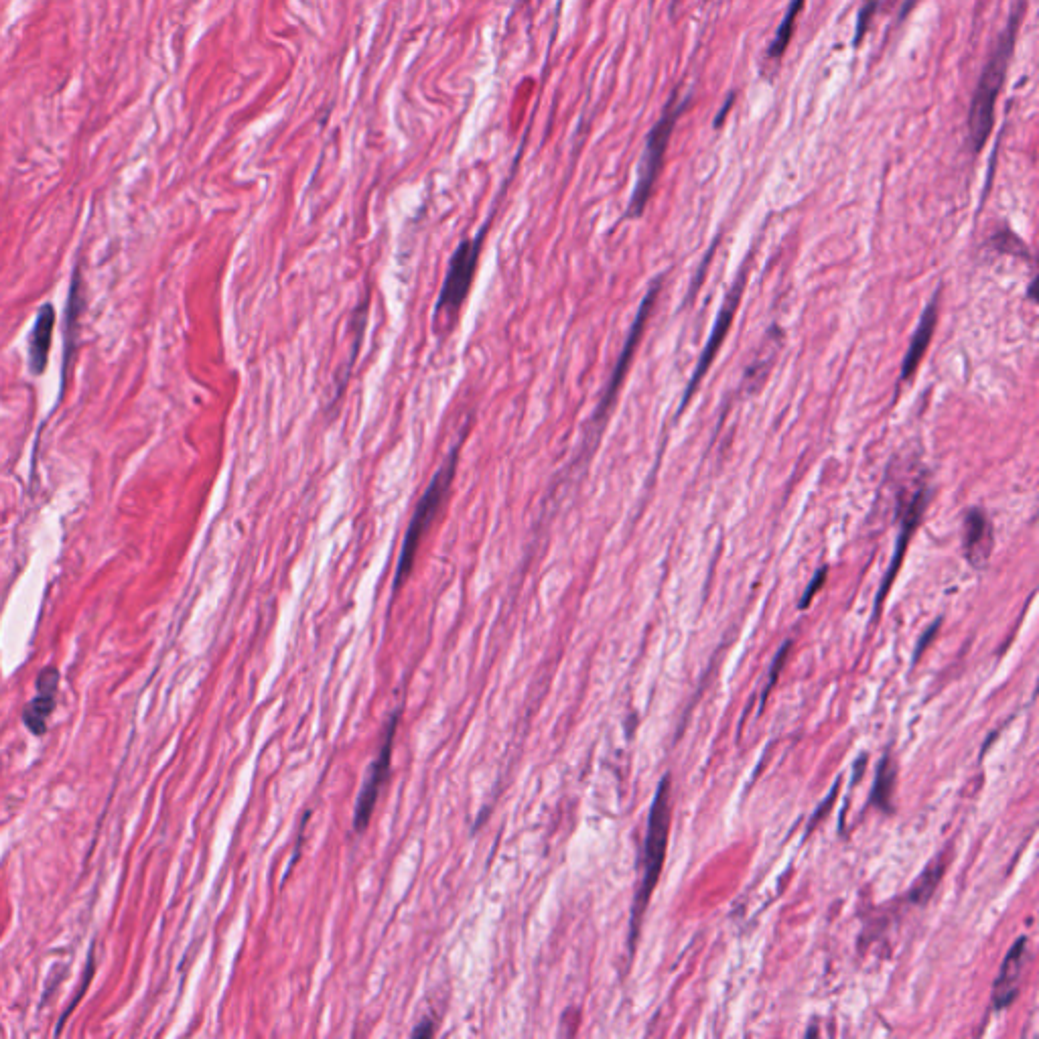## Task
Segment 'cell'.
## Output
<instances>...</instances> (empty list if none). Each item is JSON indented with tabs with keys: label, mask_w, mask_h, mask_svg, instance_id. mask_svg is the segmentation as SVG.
<instances>
[{
	"label": "cell",
	"mask_w": 1039,
	"mask_h": 1039,
	"mask_svg": "<svg viewBox=\"0 0 1039 1039\" xmlns=\"http://www.w3.org/2000/svg\"><path fill=\"white\" fill-rule=\"evenodd\" d=\"M804 3H806V0H790L788 11H786V15H784L776 35H774V41L768 47V53H766L768 61H780L784 57V53H786V49H788V45H790V41L794 37L796 21H798V15L804 9Z\"/></svg>",
	"instance_id": "cell-16"
},
{
	"label": "cell",
	"mask_w": 1039,
	"mask_h": 1039,
	"mask_svg": "<svg viewBox=\"0 0 1039 1039\" xmlns=\"http://www.w3.org/2000/svg\"><path fill=\"white\" fill-rule=\"evenodd\" d=\"M53 327H55V309H53V305L47 303L41 307L35 327H33V335H31V370H33V374H43V370L47 366Z\"/></svg>",
	"instance_id": "cell-14"
},
{
	"label": "cell",
	"mask_w": 1039,
	"mask_h": 1039,
	"mask_svg": "<svg viewBox=\"0 0 1039 1039\" xmlns=\"http://www.w3.org/2000/svg\"><path fill=\"white\" fill-rule=\"evenodd\" d=\"M940 623H942L940 619H938V621H934V623H932V628H930V630H928V632H926V634L922 636V640H920V642H918V646H916V658H918V656H920V654L924 652V648H926V646H928V644L932 642V638L936 636V632H938V628H940Z\"/></svg>",
	"instance_id": "cell-23"
},
{
	"label": "cell",
	"mask_w": 1039,
	"mask_h": 1039,
	"mask_svg": "<svg viewBox=\"0 0 1039 1039\" xmlns=\"http://www.w3.org/2000/svg\"><path fill=\"white\" fill-rule=\"evenodd\" d=\"M745 274H747L745 270L739 274V279H737V283H735L731 295L727 297V301H725V305H723V309H721V313H719V319H717V325H715V329H713V333H711V339L707 341L705 352H703V356H701V360H699V364H697V370H695V374H692L690 384H688V388H686V392H684V396H682L680 412H682V408H686V404L690 402L692 394H695V390L699 388L701 380L705 378L707 370L711 368V362L715 360V356H717V352H719V348H721V343H723L725 337H727V331H729V327H731V323H733V315H735V311H737V307H739V299H741L743 289H745Z\"/></svg>",
	"instance_id": "cell-9"
},
{
	"label": "cell",
	"mask_w": 1039,
	"mask_h": 1039,
	"mask_svg": "<svg viewBox=\"0 0 1039 1039\" xmlns=\"http://www.w3.org/2000/svg\"><path fill=\"white\" fill-rule=\"evenodd\" d=\"M483 240H486V236L483 234H477L475 238H467L463 240L457 250L453 252L451 256V262L447 266V276H445V283H443V289L439 293V301H437V317H447V319H455L459 309L463 307L471 287H473V279H475V272H477V264H479V256H481V248H483Z\"/></svg>",
	"instance_id": "cell-5"
},
{
	"label": "cell",
	"mask_w": 1039,
	"mask_h": 1039,
	"mask_svg": "<svg viewBox=\"0 0 1039 1039\" xmlns=\"http://www.w3.org/2000/svg\"><path fill=\"white\" fill-rule=\"evenodd\" d=\"M962 526V548L966 561L975 569H985L995 548V532L989 516L981 508H973L966 512Z\"/></svg>",
	"instance_id": "cell-10"
},
{
	"label": "cell",
	"mask_w": 1039,
	"mask_h": 1039,
	"mask_svg": "<svg viewBox=\"0 0 1039 1039\" xmlns=\"http://www.w3.org/2000/svg\"><path fill=\"white\" fill-rule=\"evenodd\" d=\"M660 291H662V283H660V279H658V281L652 283L650 291L646 293V297H644V301H642V305H640V309H638V315H636V321H634L632 331H630V335H628V341H626V345H623L621 356H619V360H617V364H615V368H613V374H611V378H609L607 390H605V394H603V398H601V402H599V408H597V412H595V419H597V421L605 419V414L609 412V408H611V404H613V400H615V396H617V390H619L623 378H626V372H628V368H630V364H632V356L636 354V348H638V343H640V339H642V333H644V329H646V323H648V319H650V313H652V309H654V305H656V299H658Z\"/></svg>",
	"instance_id": "cell-8"
},
{
	"label": "cell",
	"mask_w": 1039,
	"mask_h": 1039,
	"mask_svg": "<svg viewBox=\"0 0 1039 1039\" xmlns=\"http://www.w3.org/2000/svg\"><path fill=\"white\" fill-rule=\"evenodd\" d=\"M670 788H672L670 776L666 774L660 780V786L656 790V796H654V802L650 808V816H648L644 859H642L644 861V875H642L644 879H642V887H640V893L636 897L634 910H632V936H630L632 944L638 936L642 916L650 904L652 893L658 885V879H660V873L664 867V857H666V847H668V837H670V818H672Z\"/></svg>",
	"instance_id": "cell-3"
},
{
	"label": "cell",
	"mask_w": 1039,
	"mask_h": 1039,
	"mask_svg": "<svg viewBox=\"0 0 1039 1039\" xmlns=\"http://www.w3.org/2000/svg\"><path fill=\"white\" fill-rule=\"evenodd\" d=\"M1027 946H1029V942L1025 936L1017 938L1001 964L999 977L993 985V1007L997 1011L1009 1007L1019 995L1021 975H1023L1025 960H1027Z\"/></svg>",
	"instance_id": "cell-11"
},
{
	"label": "cell",
	"mask_w": 1039,
	"mask_h": 1039,
	"mask_svg": "<svg viewBox=\"0 0 1039 1039\" xmlns=\"http://www.w3.org/2000/svg\"><path fill=\"white\" fill-rule=\"evenodd\" d=\"M944 871H946V859H944V855H938V857H936L934 861H930V865L920 873V877L914 881V885H912L910 891H908L910 899H912V902H914L916 906H926V904L930 902L932 895H934V891L938 889V885H940V881H942Z\"/></svg>",
	"instance_id": "cell-15"
},
{
	"label": "cell",
	"mask_w": 1039,
	"mask_h": 1039,
	"mask_svg": "<svg viewBox=\"0 0 1039 1039\" xmlns=\"http://www.w3.org/2000/svg\"><path fill=\"white\" fill-rule=\"evenodd\" d=\"M398 719H400V713L396 711L392 715L388 727H386V737H384V743L380 747V753L374 759V764L370 766L366 782H364V786L360 790V796H358V802H356V812H354V828L358 830V833H362L364 828H368L372 812H374V806H376L378 796H380V790H382L384 782L388 780L390 759H392V745H394V737H396V729H398Z\"/></svg>",
	"instance_id": "cell-7"
},
{
	"label": "cell",
	"mask_w": 1039,
	"mask_h": 1039,
	"mask_svg": "<svg viewBox=\"0 0 1039 1039\" xmlns=\"http://www.w3.org/2000/svg\"><path fill=\"white\" fill-rule=\"evenodd\" d=\"M57 688L59 670L55 666L43 668L37 676V697L23 711V723L33 735H43L47 731V719L55 709Z\"/></svg>",
	"instance_id": "cell-12"
},
{
	"label": "cell",
	"mask_w": 1039,
	"mask_h": 1039,
	"mask_svg": "<svg viewBox=\"0 0 1039 1039\" xmlns=\"http://www.w3.org/2000/svg\"><path fill=\"white\" fill-rule=\"evenodd\" d=\"M80 270H76V276H74V285H72V293H69V307H67V354L63 358V372L65 368L72 364V354H74V331H76V323H78V313H80Z\"/></svg>",
	"instance_id": "cell-18"
},
{
	"label": "cell",
	"mask_w": 1039,
	"mask_h": 1039,
	"mask_svg": "<svg viewBox=\"0 0 1039 1039\" xmlns=\"http://www.w3.org/2000/svg\"><path fill=\"white\" fill-rule=\"evenodd\" d=\"M826 573H828V569H820V571L816 573V577H814L812 583L806 587V591H804V595H802V599H800V609H806V607L810 605L812 597H814V595L820 591V587L824 585V581H826Z\"/></svg>",
	"instance_id": "cell-22"
},
{
	"label": "cell",
	"mask_w": 1039,
	"mask_h": 1039,
	"mask_svg": "<svg viewBox=\"0 0 1039 1039\" xmlns=\"http://www.w3.org/2000/svg\"><path fill=\"white\" fill-rule=\"evenodd\" d=\"M690 100H692V96L682 94V86H676L666 102V108H664L660 120L648 132L646 147H644V153L638 163L636 185H634L632 199L628 205V214H626L628 218H640L644 214L646 205L654 193V187L662 175L666 151L670 145V138L674 134L676 122L682 118V114L690 106Z\"/></svg>",
	"instance_id": "cell-2"
},
{
	"label": "cell",
	"mask_w": 1039,
	"mask_h": 1039,
	"mask_svg": "<svg viewBox=\"0 0 1039 1039\" xmlns=\"http://www.w3.org/2000/svg\"><path fill=\"white\" fill-rule=\"evenodd\" d=\"M936 323H938V297H934L932 303L922 313L920 325H918V329H916V333H914V337L910 341L908 354H906L904 364H902V380L904 382L914 376V372L918 370L922 358L926 356V350H928V345L932 343V337H934V331H936Z\"/></svg>",
	"instance_id": "cell-13"
},
{
	"label": "cell",
	"mask_w": 1039,
	"mask_h": 1039,
	"mask_svg": "<svg viewBox=\"0 0 1039 1039\" xmlns=\"http://www.w3.org/2000/svg\"><path fill=\"white\" fill-rule=\"evenodd\" d=\"M928 494H930V492H928V481L920 479L918 488L910 490V494H906V498H904V504L899 506V516H902V528H899L897 546H895V554H893L891 567H889V571H887V575H885V579H883V585H881V589H879V595H877V599H875V613H873V617H875L877 611L881 609L883 599H885V595H887V591H889V587H891V583H893V579H895L899 567H902V563H904V554H906V548H908V544H910V538L914 536V532H916V528L920 526L922 516H924V512H926V506H928Z\"/></svg>",
	"instance_id": "cell-6"
},
{
	"label": "cell",
	"mask_w": 1039,
	"mask_h": 1039,
	"mask_svg": "<svg viewBox=\"0 0 1039 1039\" xmlns=\"http://www.w3.org/2000/svg\"><path fill=\"white\" fill-rule=\"evenodd\" d=\"M733 104H735V94L727 96V100H725L723 108L719 110V116H717V118H715V122H713V126H715V128H721V124L725 122V118H727V114H729V110H731V106H733Z\"/></svg>",
	"instance_id": "cell-24"
},
{
	"label": "cell",
	"mask_w": 1039,
	"mask_h": 1039,
	"mask_svg": "<svg viewBox=\"0 0 1039 1039\" xmlns=\"http://www.w3.org/2000/svg\"><path fill=\"white\" fill-rule=\"evenodd\" d=\"M993 244H995V248H997L999 252H1003V254H1015V256H1019V258H1029L1025 244H1023L1015 234H1011V232H1007V230L999 232V234L993 238Z\"/></svg>",
	"instance_id": "cell-19"
},
{
	"label": "cell",
	"mask_w": 1039,
	"mask_h": 1039,
	"mask_svg": "<svg viewBox=\"0 0 1039 1039\" xmlns=\"http://www.w3.org/2000/svg\"><path fill=\"white\" fill-rule=\"evenodd\" d=\"M914 5H916V0H906V5H904V9H902V15H899V19L904 21V19L908 17V13L914 9Z\"/></svg>",
	"instance_id": "cell-26"
},
{
	"label": "cell",
	"mask_w": 1039,
	"mask_h": 1039,
	"mask_svg": "<svg viewBox=\"0 0 1039 1039\" xmlns=\"http://www.w3.org/2000/svg\"><path fill=\"white\" fill-rule=\"evenodd\" d=\"M459 451H461V447L457 445L453 449L449 461H445L443 467L433 475L429 488L421 496V500L417 504V510H414V516H412V520L408 524V530L404 534V540H402L400 557H398V565H396V579H394V589L396 591L408 579V575H410V571L414 567V559H417L421 542H423L427 530L431 528V524L435 522V518L441 512L443 504L447 502V496L451 492L453 479H455V471H457Z\"/></svg>",
	"instance_id": "cell-4"
},
{
	"label": "cell",
	"mask_w": 1039,
	"mask_h": 1039,
	"mask_svg": "<svg viewBox=\"0 0 1039 1039\" xmlns=\"http://www.w3.org/2000/svg\"><path fill=\"white\" fill-rule=\"evenodd\" d=\"M790 648H792V642H786V644L780 648V652H778V656H776V660H774V664H772V672H770V678H768V686H766V690H764V695H761V707H764L766 697L770 695V690H772L774 684H776L778 672L782 670V666H784V662H786V658H788V654H790Z\"/></svg>",
	"instance_id": "cell-21"
},
{
	"label": "cell",
	"mask_w": 1039,
	"mask_h": 1039,
	"mask_svg": "<svg viewBox=\"0 0 1039 1039\" xmlns=\"http://www.w3.org/2000/svg\"><path fill=\"white\" fill-rule=\"evenodd\" d=\"M431 1033H433V1021H429V1019L423 1021L421 1027H417V1029L412 1031L414 1037H425V1035H431Z\"/></svg>",
	"instance_id": "cell-25"
},
{
	"label": "cell",
	"mask_w": 1039,
	"mask_h": 1039,
	"mask_svg": "<svg viewBox=\"0 0 1039 1039\" xmlns=\"http://www.w3.org/2000/svg\"><path fill=\"white\" fill-rule=\"evenodd\" d=\"M1025 7V0H1017L1011 11L1009 23L1001 33L997 45L991 49L987 65L983 67V74L973 92L971 108H968V145H971V151L975 155H979L985 149L993 132L997 100L1009 74V65L1015 53V41L1025 15Z\"/></svg>",
	"instance_id": "cell-1"
},
{
	"label": "cell",
	"mask_w": 1039,
	"mask_h": 1039,
	"mask_svg": "<svg viewBox=\"0 0 1039 1039\" xmlns=\"http://www.w3.org/2000/svg\"><path fill=\"white\" fill-rule=\"evenodd\" d=\"M895 778H897L895 761L891 759V755H883L871 796H873L875 806H879L885 812H891V796L895 790Z\"/></svg>",
	"instance_id": "cell-17"
},
{
	"label": "cell",
	"mask_w": 1039,
	"mask_h": 1039,
	"mask_svg": "<svg viewBox=\"0 0 1039 1039\" xmlns=\"http://www.w3.org/2000/svg\"><path fill=\"white\" fill-rule=\"evenodd\" d=\"M877 9H879V0H867V3L861 7L859 19H857V27H855V41H853L855 47H859V43L863 41L867 29H869V23H871L873 15L877 13Z\"/></svg>",
	"instance_id": "cell-20"
}]
</instances>
